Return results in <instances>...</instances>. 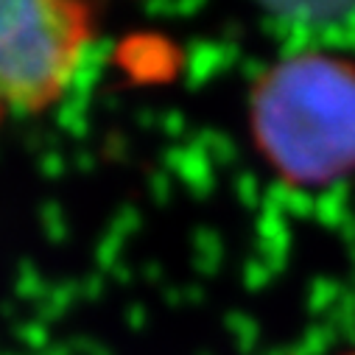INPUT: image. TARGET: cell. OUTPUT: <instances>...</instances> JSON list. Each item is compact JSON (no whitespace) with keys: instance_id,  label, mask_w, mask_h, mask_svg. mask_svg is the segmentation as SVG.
Returning <instances> with one entry per match:
<instances>
[{"instance_id":"obj_1","label":"cell","mask_w":355,"mask_h":355,"mask_svg":"<svg viewBox=\"0 0 355 355\" xmlns=\"http://www.w3.org/2000/svg\"><path fill=\"white\" fill-rule=\"evenodd\" d=\"M249 132L286 185L327 188L355 173V62L297 53L266 70L249 96Z\"/></svg>"},{"instance_id":"obj_2","label":"cell","mask_w":355,"mask_h":355,"mask_svg":"<svg viewBox=\"0 0 355 355\" xmlns=\"http://www.w3.org/2000/svg\"><path fill=\"white\" fill-rule=\"evenodd\" d=\"M98 31L73 0H0V123L51 110L73 87Z\"/></svg>"},{"instance_id":"obj_3","label":"cell","mask_w":355,"mask_h":355,"mask_svg":"<svg viewBox=\"0 0 355 355\" xmlns=\"http://www.w3.org/2000/svg\"><path fill=\"white\" fill-rule=\"evenodd\" d=\"M344 355H355V347H352V349H349V352H344Z\"/></svg>"}]
</instances>
